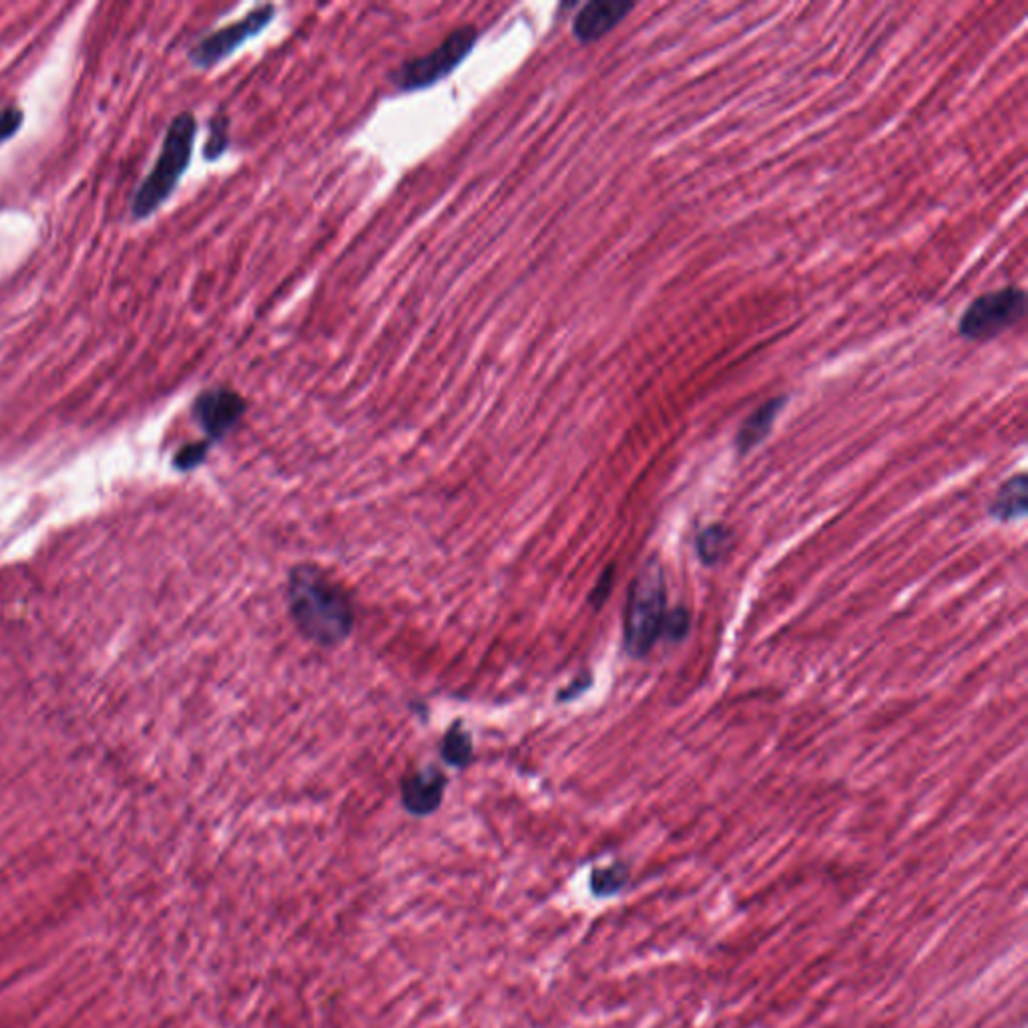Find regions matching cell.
Here are the masks:
<instances>
[{
  "label": "cell",
  "mask_w": 1028,
  "mask_h": 1028,
  "mask_svg": "<svg viewBox=\"0 0 1028 1028\" xmlns=\"http://www.w3.org/2000/svg\"><path fill=\"white\" fill-rule=\"evenodd\" d=\"M290 609L300 631L322 647L346 641L354 629V609L344 589L324 571L300 565L290 575Z\"/></svg>",
  "instance_id": "obj_1"
},
{
  "label": "cell",
  "mask_w": 1028,
  "mask_h": 1028,
  "mask_svg": "<svg viewBox=\"0 0 1028 1028\" xmlns=\"http://www.w3.org/2000/svg\"><path fill=\"white\" fill-rule=\"evenodd\" d=\"M195 137L197 121L191 113H181L171 121L161 145V153L151 173L139 185L133 197L131 213L135 219L153 215L171 197L191 163Z\"/></svg>",
  "instance_id": "obj_2"
},
{
  "label": "cell",
  "mask_w": 1028,
  "mask_h": 1028,
  "mask_svg": "<svg viewBox=\"0 0 1028 1028\" xmlns=\"http://www.w3.org/2000/svg\"><path fill=\"white\" fill-rule=\"evenodd\" d=\"M667 585L659 559L651 557L637 573L625 607V649L631 657H645L657 643L665 621Z\"/></svg>",
  "instance_id": "obj_3"
},
{
  "label": "cell",
  "mask_w": 1028,
  "mask_h": 1028,
  "mask_svg": "<svg viewBox=\"0 0 1028 1028\" xmlns=\"http://www.w3.org/2000/svg\"><path fill=\"white\" fill-rule=\"evenodd\" d=\"M478 37L480 33L474 25H464L452 31L432 53L404 61L390 75L392 85L400 93H416L434 87L472 55Z\"/></svg>",
  "instance_id": "obj_4"
},
{
  "label": "cell",
  "mask_w": 1028,
  "mask_h": 1028,
  "mask_svg": "<svg viewBox=\"0 0 1028 1028\" xmlns=\"http://www.w3.org/2000/svg\"><path fill=\"white\" fill-rule=\"evenodd\" d=\"M1026 314V294L1020 288L988 292L970 302L958 322V332L970 342H990L1016 326Z\"/></svg>",
  "instance_id": "obj_5"
},
{
  "label": "cell",
  "mask_w": 1028,
  "mask_h": 1028,
  "mask_svg": "<svg viewBox=\"0 0 1028 1028\" xmlns=\"http://www.w3.org/2000/svg\"><path fill=\"white\" fill-rule=\"evenodd\" d=\"M276 17L274 5H262L255 11L247 13L241 21L227 25L207 37H203L191 51L189 61L197 69H211L231 57L239 47H243L249 39L260 35L266 27L272 25Z\"/></svg>",
  "instance_id": "obj_6"
},
{
  "label": "cell",
  "mask_w": 1028,
  "mask_h": 1028,
  "mask_svg": "<svg viewBox=\"0 0 1028 1028\" xmlns=\"http://www.w3.org/2000/svg\"><path fill=\"white\" fill-rule=\"evenodd\" d=\"M245 410L247 404L235 390L213 388L197 396L193 418L211 440H221L239 424Z\"/></svg>",
  "instance_id": "obj_7"
},
{
  "label": "cell",
  "mask_w": 1028,
  "mask_h": 1028,
  "mask_svg": "<svg viewBox=\"0 0 1028 1028\" xmlns=\"http://www.w3.org/2000/svg\"><path fill=\"white\" fill-rule=\"evenodd\" d=\"M635 3L631 0H593L581 7V11L573 19V37L581 45H591L601 41L613 29H617L633 11Z\"/></svg>",
  "instance_id": "obj_8"
},
{
  "label": "cell",
  "mask_w": 1028,
  "mask_h": 1028,
  "mask_svg": "<svg viewBox=\"0 0 1028 1028\" xmlns=\"http://www.w3.org/2000/svg\"><path fill=\"white\" fill-rule=\"evenodd\" d=\"M446 778L438 769L428 767L404 778L402 782V806L412 816H428L442 804Z\"/></svg>",
  "instance_id": "obj_9"
},
{
  "label": "cell",
  "mask_w": 1028,
  "mask_h": 1028,
  "mask_svg": "<svg viewBox=\"0 0 1028 1028\" xmlns=\"http://www.w3.org/2000/svg\"><path fill=\"white\" fill-rule=\"evenodd\" d=\"M784 406H786L784 396L771 398L765 404H761L755 412L749 414V418L741 424V428L737 430V436H735V448L741 456L747 454L749 450H753L757 444H761L767 438V434L771 432V428H774Z\"/></svg>",
  "instance_id": "obj_10"
},
{
  "label": "cell",
  "mask_w": 1028,
  "mask_h": 1028,
  "mask_svg": "<svg viewBox=\"0 0 1028 1028\" xmlns=\"http://www.w3.org/2000/svg\"><path fill=\"white\" fill-rule=\"evenodd\" d=\"M1026 476L1016 474L1008 478L1000 490L996 492V498L990 504V517L1000 523H1010L1016 519H1022L1026 514Z\"/></svg>",
  "instance_id": "obj_11"
},
{
  "label": "cell",
  "mask_w": 1028,
  "mask_h": 1028,
  "mask_svg": "<svg viewBox=\"0 0 1028 1028\" xmlns=\"http://www.w3.org/2000/svg\"><path fill=\"white\" fill-rule=\"evenodd\" d=\"M695 549L699 561L707 567H713L721 563L733 549V533L729 527L715 523L697 535Z\"/></svg>",
  "instance_id": "obj_12"
},
{
  "label": "cell",
  "mask_w": 1028,
  "mask_h": 1028,
  "mask_svg": "<svg viewBox=\"0 0 1028 1028\" xmlns=\"http://www.w3.org/2000/svg\"><path fill=\"white\" fill-rule=\"evenodd\" d=\"M442 757L448 765L464 767L472 759V741L470 735L460 729V725H454L442 743Z\"/></svg>",
  "instance_id": "obj_13"
},
{
  "label": "cell",
  "mask_w": 1028,
  "mask_h": 1028,
  "mask_svg": "<svg viewBox=\"0 0 1028 1028\" xmlns=\"http://www.w3.org/2000/svg\"><path fill=\"white\" fill-rule=\"evenodd\" d=\"M229 147V117L215 115L209 123V139L203 149V157L207 161H217Z\"/></svg>",
  "instance_id": "obj_14"
},
{
  "label": "cell",
  "mask_w": 1028,
  "mask_h": 1028,
  "mask_svg": "<svg viewBox=\"0 0 1028 1028\" xmlns=\"http://www.w3.org/2000/svg\"><path fill=\"white\" fill-rule=\"evenodd\" d=\"M671 641H681L689 631V615L683 607L673 609L669 615H665L663 629Z\"/></svg>",
  "instance_id": "obj_15"
},
{
  "label": "cell",
  "mask_w": 1028,
  "mask_h": 1028,
  "mask_svg": "<svg viewBox=\"0 0 1028 1028\" xmlns=\"http://www.w3.org/2000/svg\"><path fill=\"white\" fill-rule=\"evenodd\" d=\"M23 111L21 109H5L0 111V143H5L7 139H11L23 125Z\"/></svg>",
  "instance_id": "obj_16"
},
{
  "label": "cell",
  "mask_w": 1028,
  "mask_h": 1028,
  "mask_svg": "<svg viewBox=\"0 0 1028 1028\" xmlns=\"http://www.w3.org/2000/svg\"><path fill=\"white\" fill-rule=\"evenodd\" d=\"M207 448H209V444H207V442L189 444V446H185V448L177 454L175 464H177L179 468H193V466H197L199 462H203V458H205V454H207Z\"/></svg>",
  "instance_id": "obj_17"
},
{
  "label": "cell",
  "mask_w": 1028,
  "mask_h": 1028,
  "mask_svg": "<svg viewBox=\"0 0 1028 1028\" xmlns=\"http://www.w3.org/2000/svg\"><path fill=\"white\" fill-rule=\"evenodd\" d=\"M613 577H615V571H613V567H609V569L601 575V579H599L597 587L593 589V593H591L589 601H591V605H593L595 609H599V607H603V605H605V601H607V597H609V593H611V589H613Z\"/></svg>",
  "instance_id": "obj_18"
},
{
  "label": "cell",
  "mask_w": 1028,
  "mask_h": 1028,
  "mask_svg": "<svg viewBox=\"0 0 1028 1028\" xmlns=\"http://www.w3.org/2000/svg\"><path fill=\"white\" fill-rule=\"evenodd\" d=\"M617 868L613 870H603V872H595L593 874V890L597 894H611L617 890L619 886V880L615 878L617 876Z\"/></svg>",
  "instance_id": "obj_19"
},
{
  "label": "cell",
  "mask_w": 1028,
  "mask_h": 1028,
  "mask_svg": "<svg viewBox=\"0 0 1028 1028\" xmlns=\"http://www.w3.org/2000/svg\"><path fill=\"white\" fill-rule=\"evenodd\" d=\"M587 687H589V677H587V679H583V681H575V685H573V687H569L567 691H563V693H561V701H569V699L577 697V695H579L581 691H585Z\"/></svg>",
  "instance_id": "obj_20"
}]
</instances>
